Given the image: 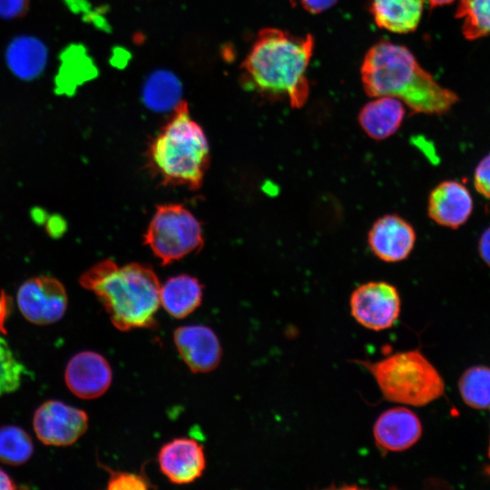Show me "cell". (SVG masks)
Listing matches in <instances>:
<instances>
[{"label":"cell","mask_w":490,"mask_h":490,"mask_svg":"<svg viewBox=\"0 0 490 490\" xmlns=\"http://www.w3.org/2000/svg\"><path fill=\"white\" fill-rule=\"evenodd\" d=\"M24 372V366L0 335V397L15 391L21 385Z\"/></svg>","instance_id":"cell-24"},{"label":"cell","mask_w":490,"mask_h":490,"mask_svg":"<svg viewBox=\"0 0 490 490\" xmlns=\"http://www.w3.org/2000/svg\"><path fill=\"white\" fill-rule=\"evenodd\" d=\"M148 158L164 184L190 190L201 187L209 166L210 149L186 102L181 101L174 108V113L151 143Z\"/></svg>","instance_id":"cell-4"},{"label":"cell","mask_w":490,"mask_h":490,"mask_svg":"<svg viewBox=\"0 0 490 490\" xmlns=\"http://www.w3.org/2000/svg\"><path fill=\"white\" fill-rule=\"evenodd\" d=\"M361 80L368 96H391L416 113L443 114L458 102L453 91L441 86L405 46L379 41L367 52Z\"/></svg>","instance_id":"cell-1"},{"label":"cell","mask_w":490,"mask_h":490,"mask_svg":"<svg viewBox=\"0 0 490 490\" xmlns=\"http://www.w3.org/2000/svg\"><path fill=\"white\" fill-rule=\"evenodd\" d=\"M431 8L446 5L453 3L455 0H426Z\"/></svg>","instance_id":"cell-31"},{"label":"cell","mask_w":490,"mask_h":490,"mask_svg":"<svg viewBox=\"0 0 490 490\" xmlns=\"http://www.w3.org/2000/svg\"><path fill=\"white\" fill-rule=\"evenodd\" d=\"M144 242L162 264H169L201 248V226L183 206L160 205L149 223Z\"/></svg>","instance_id":"cell-6"},{"label":"cell","mask_w":490,"mask_h":490,"mask_svg":"<svg viewBox=\"0 0 490 490\" xmlns=\"http://www.w3.org/2000/svg\"><path fill=\"white\" fill-rule=\"evenodd\" d=\"M425 0H372L370 12L377 25L397 34L414 32L419 24Z\"/></svg>","instance_id":"cell-17"},{"label":"cell","mask_w":490,"mask_h":490,"mask_svg":"<svg viewBox=\"0 0 490 490\" xmlns=\"http://www.w3.org/2000/svg\"><path fill=\"white\" fill-rule=\"evenodd\" d=\"M478 253L482 260L490 267V227L485 229L479 238Z\"/></svg>","instance_id":"cell-29"},{"label":"cell","mask_w":490,"mask_h":490,"mask_svg":"<svg viewBox=\"0 0 490 490\" xmlns=\"http://www.w3.org/2000/svg\"><path fill=\"white\" fill-rule=\"evenodd\" d=\"M473 210V197L467 187L458 181H442L428 195L427 215L442 227L458 229L469 220Z\"/></svg>","instance_id":"cell-13"},{"label":"cell","mask_w":490,"mask_h":490,"mask_svg":"<svg viewBox=\"0 0 490 490\" xmlns=\"http://www.w3.org/2000/svg\"><path fill=\"white\" fill-rule=\"evenodd\" d=\"M303 8L311 14H319L331 8L338 0H299Z\"/></svg>","instance_id":"cell-28"},{"label":"cell","mask_w":490,"mask_h":490,"mask_svg":"<svg viewBox=\"0 0 490 490\" xmlns=\"http://www.w3.org/2000/svg\"><path fill=\"white\" fill-rule=\"evenodd\" d=\"M458 388L468 407L475 409L490 408V368H469L459 378Z\"/></svg>","instance_id":"cell-21"},{"label":"cell","mask_w":490,"mask_h":490,"mask_svg":"<svg viewBox=\"0 0 490 490\" xmlns=\"http://www.w3.org/2000/svg\"><path fill=\"white\" fill-rule=\"evenodd\" d=\"M33 426L44 445L64 446L75 443L88 428V416L58 400L43 403L34 412Z\"/></svg>","instance_id":"cell-9"},{"label":"cell","mask_w":490,"mask_h":490,"mask_svg":"<svg viewBox=\"0 0 490 490\" xmlns=\"http://www.w3.org/2000/svg\"><path fill=\"white\" fill-rule=\"evenodd\" d=\"M29 11V0H0V18L10 20L24 17Z\"/></svg>","instance_id":"cell-27"},{"label":"cell","mask_w":490,"mask_h":490,"mask_svg":"<svg viewBox=\"0 0 490 490\" xmlns=\"http://www.w3.org/2000/svg\"><path fill=\"white\" fill-rule=\"evenodd\" d=\"M15 488V485L7 473L0 469V490H12Z\"/></svg>","instance_id":"cell-30"},{"label":"cell","mask_w":490,"mask_h":490,"mask_svg":"<svg viewBox=\"0 0 490 490\" xmlns=\"http://www.w3.org/2000/svg\"><path fill=\"white\" fill-rule=\"evenodd\" d=\"M373 436L378 448L400 452L410 448L420 439L422 425L413 411L397 407L384 411L377 418Z\"/></svg>","instance_id":"cell-15"},{"label":"cell","mask_w":490,"mask_h":490,"mask_svg":"<svg viewBox=\"0 0 490 490\" xmlns=\"http://www.w3.org/2000/svg\"><path fill=\"white\" fill-rule=\"evenodd\" d=\"M313 48L311 34L260 30L241 64L244 83L265 97L286 98L292 107H301L309 93L306 71Z\"/></svg>","instance_id":"cell-2"},{"label":"cell","mask_w":490,"mask_h":490,"mask_svg":"<svg viewBox=\"0 0 490 490\" xmlns=\"http://www.w3.org/2000/svg\"><path fill=\"white\" fill-rule=\"evenodd\" d=\"M358 362L373 376L388 401L423 407L444 394L443 378L417 349L397 352L376 362Z\"/></svg>","instance_id":"cell-5"},{"label":"cell","mask_w":490,"mask_h":490,"mask_svg":"<svg viewBox=\"0 0 490 490\" xmlns=\"http://www.w3.org/2000/svg\"><path fill=\"white\" fill-rule=\"evenodd\" d=\"M175 347L187 367L194 373L215 369L222 349L214 331L202 325L181 326L173 334Z\"/></svg>","instance_id":"cell-12"},{"label":"cell","mask_w":490,"mask_h":490,"mask_svg":"<svg viewBox=\"0 0 490 490\" xmlns=\"http://www.w3.org/2000/svg\"><path fill=\"white\" fill-rule=\"evenodd\" d=\"M34 445L30 436L16 426L0 427V461L19 466L32 456Z\"/></svg>","instance_id":"cell-23"},{"label":"cell","mask_w":490,"mask_h":490,"mask_svg":"<svg viewBox=\"0 0 490 490\" xmlns=\"http://www.w3.org/2000/svg\"><path fill=\"white\" fill-rule=\"evenodd\" d=\"M109 473L107 489L116 490H144L153 485L143 473L113 471L103 466Z\"/></svg>","instance_id":"cell-25"},{"label":"cell","mask_w":490,"mask_h":490,"mask_svg":"<svg viewBox=\"0 0 490 490\" xmlns=\"http://www.w3.org/2000/svg\"><path fill=\"white\" fill-rule=\"evenodd\" d=\"M181 82L173 74L165 70L152 73L142 90L145 105L155 112L174 109L181 102Z\"/></svg>","instance_id":"cell-20"},{"label":"cell","mask_w":490,"mask_h":490,"mask_svg":"<svg viewBox=\"0 0 490 490\" xmlns=\"http://www.w3.org/2000/svg\"><path fill=\"white\" fill-rule=\"evenodd\" d=\"M350 313L366 328L380 331L391 328L401 310L397 288L386 281H368L358 286L349 299Z\"/></svg>","instance_id":"cell-7"},{"label":"cell","mask_w":490,"mask_h":490,"mask_svg":"<svg viewBox=\"0 0 490 490\" xmlns=\"http://www.w3.org/2000/svg\"><path fill=\"white\" fill-rule=\"evenodd\" d=\"M474 186L478 193L490 199V153L477 163L474 172Z\"/></svg>","instance_id":"cell-26"},{"label":"cell","mask_w":490,"mask_h":490,"mask_svg":"<svg viewBox=\"0 0 490 490\" xmlns=\"http://www.w3.org/2000/svg\"><path fill=\"white\" fill-rule=\"evenodd\" d=\"M202 295V286L196 278L181 274L161 285L160 304L172 317L184 318L200 307Z\"/></svg>","instance_id":"cell-19"},{"label":"cell","mask_w":490,"mask_h":490,"mask_svg":"<svg viewBox=\"0 0 490 490\" xmlns=\"http://www.w3.org/2000/svg\"><path fill=\"white\" fill-rule=\"evenodd\" d=\"M48 52L44 44L31 35L15 37L7 46L6 64L18 78L31 81L40 76L47 64Z\"/></svg>","instance_id":"cell-18"},{"label":"cell","mask_w":490,"mask_h":490,"mask_svg":"<svg viewBox=\"0 0 490 490\" xmlns=\"http://www.w3.org/2000/svg\"><path fill=\"white\" fill-rule=\"evenodd\" d=\"M80 284L97 297L117 329L156 324L161 284L150 267L139 263L120 266L105 260L84 272Z\"/></svg>","instance_id":"cell-3"},{"label":"cell","mask_w":490,"mask_h":490,"mask_svg":"<svg viewBox=\"0 0 490 490\" xmlns=\"http://www.w3.org/2000/svg\"><path fill=\"white\" fill-rule=\"evenodd\" d=\"M67 302L64 285L50 276H37L25 280L16 294L20 312L36 325L60 320L65 313Z\"/></svg>","instance_id":"cell-8"},{"label":"cell","mask_w":490,"mask_h":490,"mask_svg":"<svg viewBox=\"0 0 490 490\" xmlns=\"http://www.w3.org/2000/svg\"><path fill=\"white\" fill-rule=\"evenodd\" d=\"M487 457L490 460V440H489L488 450H487ZM485 472L488 476H490V463L486 465V466L485 467Z\"/></svg>","instance_id":"cell-32"},{"label":"cell","mask_w":490,"mask_h":490,"mask_svg":"<svg viewBox=\"0 0 490 490\" xmlns=\"http://www.w3.org/2000/svg\"><path fill=\"white\" fill-rule=\"evenodd\" d=\"M367 241L377 259L397 263L410 256L416 242V233L406 219L390 213L374 221L368 232Z\"/></svg>","instance_id":"cell-10"},{"label":"cell","mask_w":490,"mask_h":490,"mask_svg":"<svg viewBox=\"0 0 490 490\" xmlns=\"http://www.w3.org/2000/svg\"><path fill=\"white\" fill-rule=\"evenodd\" d=\"M158 463L162 473L172 483L190 484L201 477L205 469L204 448L192 438H175L161 447Z\"/></svg>","instance_id":"cell-14"},{"label":"cell","mask_w":490,"mask_h":490,"mask_svg":"<svg viewBox=\"0 0 490 490\" xmlns=\"http://www.w3.org/2000/svg\"><path fill=\"white\" fill-rule=\"evenodd\" d=\"M456 17L463 21L462 33L466 39L490 35V0H460Z\"/></svg>","instance_id":"cell-22"},{"label":"cell","mask_w":490,"mask_h":490,"mask_svg":"<svg viewBox=\"0 0 490 490\" xmlns=\"http://www.w3.org/2000/svg\"><path fill=\"white\" fill-rule=\"evenodd\" d=\"M406 115L404 103L391 96H378L366 103L358 113V123L372 140L383 141L395 134Z\"/></svg>","instance_id":"cell-16"},{"label":"cell","mask_w":490,"mask_h":490,"mask_svg":"<svg viewBox=\"0 0 490 490\" xmlns=\"http://www.w3.org/2000/svg\"><path fill=\"white\" fill-rule=\"evenodd\" d=\"M64 379L74 395L83 399H93L108 390L113 372L104 357L93 351H83L68 362Z\"/></svg>","instance_id":"cell-11"}]
</instances>
